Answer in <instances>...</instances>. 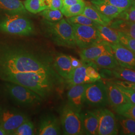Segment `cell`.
<instances>
[{"instance_id":"cell-1","label":"cell","mask_w":135,"mask_h":135,"mask_svg":"<svg viewBox=\"0 0 135 135\" xmlns=\"http://www.w3.org/2000/svg\"><path fill=\"white\" fill-rule=\"evenodd\" d=\"M54 59L49 54L23 47H0V74L35 72L61 77L55 69Z\"/></svg>"},{"instance_id":"cell-2","label":"cell","mask_w":135,"mask_h":135,"mask_svg":"<svg viewBox=\"0 0 135 135\" xmlns=\"http://www.w3.org/2000/svg\"><path fill=\"white\" fill-rule=\"evenodd\" d=\"M0 78L6 82H12L31 89L43 99L51 96L65 80L62 77L35 72L3 73L0 74Z\"/></svg>"},{"instance_id":"cell-3","label":"cell","mask_w":135,"mask_h":135,"mask_svg":"<svg viewBox=\"0 0 135 135\" xmlns=\"http://www.w3.org/2000/svg\"><path fill=\"white\" fill-rule=\"evenodd\" d=\"M42 24L45 33L57 45L68 48L76 46L72 26L65 19L57 22L44 19Z\"/></svg>"},{"instance_id":"cell-4","label":"cell","mask_w":135,"mask_h":135,"mask_svg":"<svg viewBox=\"0 0 135 135\" xmlns=\"http://www.w3.org/2000/svg\"><path fill=\"white\" fill-rule=\"evenodd\" d=\"M0 32L7 34L28 36L33 35L32 22L24 15L8 14L0 20Z\"/></svg>"},{"instance_id":"cell-5","label":"cell","mask_w":135,"mask_h":135,"mask_svg":"<svg viewBox=\"0 0 135 135\" xmlns=\"http://www.w3.org/2000/svg\"><path fill=\"white\" fill-rule=\"evenodd\" d=\"M5 85L6 92L22 106L34 107L43 101V99L38 94L23 86L10 82H7Z\"/></svg>"},{"instance_id":"cell-6","label":"cell","mask_w":135,"mask_h":135,"mask_svg":"<svg viewBox=\"0 0 135 135\" xmlns=\"http://www.w3.org/2000/svg\"><path fill=\"white\" fill-rule=\"evenodd\" d=\"M60 122L64 135H85L81 113L68 103L61 109Z\"/></svg>"},{"instance_id":"cell-7","label":"cell","mask_w":135,"mask_h":135,"mask_svg":"<svg viewBox=\"0 0 135 135\" xmlns=\"http://www.w3.org/2000/svg\"><path fill=\"white\" fill-rule=\"evenodd\" d=\"M96 67L92 62L85 63L81 66L74 69L65 81L70 88L77 85L89 84L100 80L101 76Z\"/></svg>"},{"instance_id":"cell-8","label":"cell","mask_w":135,"mask_h":135,"mask_svg":"<svg viewBox=\"0 0 135 135\" xmlns=\"http://www.w3.org/2000/svg\"><path fill=\"white\" fill-rule=\"evenodd\" d=\"M76 46L80 49L89 48L101 42L98 30L96 27L72 24Z\"/></svg>"},{"instance_id":"cell-9","label":"cell","mask_w":135,"mask_h":135,"mask_svg":"<svg viewBox=\"0 0 135 135\" xmlns=\"http://www.w3.org/2000/svg\"><path fill=\"white\" fill-rule=\"evenodd\" d=\"M29 120L24 113L15 109L0 108V126L7 135H12L20 126Z\"/></svg>"},{"instance_id":"cell-10","label":"cell","mask_w":135,"mask_h":135,"mask_svg":"<svg viewBox=\"0 0 135 135\" xmlns=\"http://www.w3.org/2000/svg\"><path fill=\"white\" fill-rule=\"evenodd\" d=\"M85 103L95 107L108 105L106 86L101 80L89 84L85 93Z\"/></svg>"},{"instance_id":"cell-11","label":"cell","mask_w":135,"mask_h":135,"mask_svg":"<svg viewBox=\"0 0 135 135\" xmlns=\"http://www.w3.org/2000/svg\"><path fill=\"white\" fill-rule=\"evenodd\" d=\"M97 113L99 118L98 135H118V124L114 113L107 109H102Z\"/></svg>"},{"instance_id":"cell-12","label":"cell","mask_w":135,"mask_h":135,"mask_svg":"<svg viewBox=\"0 0 135 135\" xmlns=\"http://www.w3.org/2000/svg\"><path fill=\"white\" fill-rule=\"evenodd\" d=\"M113 54L121 67L135 71V54L121 44L110 45Z\"/></svg>"},{"instance_id":"cell-13","label":"cell","mask_w":135,"mask_h":135,"mask_svg":"<svg viewBox=\"0 0 135 135\" xmlns=\"http://www.w3.org/2000/svg\"><path fill=\"white\" fill-rule=\"evenodd\" d=\"M61 122L57 117L49 114L42 118L39 123L37 135H57L62 134Z\"/></svg>"},{"instance_id":"cell-14","label":"cell","mask_w":135,"mask_h":135,"mask_svg":"<svg viewBox=\"0 0 135 135\" xmlns=\"http://www.w3.org/2000/svg\"><path fill=\"white\" fill-rule=\"evenodd\" d=\"M107 53H113L110 44L101 42L91 47L81 50L79 56L81 60L85 63L92 62L102 55Z\"/></svg>"},{"instance_id":"cell-15","label":"cell","mask_w":135,"mask_h":135,"mask_svg":"<svg viewBox=\"0 0 135 135\" xmlns=\"http://www.w3.org/2000/svg\"><path fill=\"white\" fill-rule=\"evenodd\" d=\"M89 84L73 86L70 87L68 92V104L80 113L85 103V93Z\"/></svg>"},{"instance_id":"cell-16","label":"cell","mask_w":135,"mask_h":135,"mask_svg":"<svg viewBox=\"0 0 135 135\" xmlns=\"http://www.w3.org/2000/svg\"><path fill=\"white\" fill-rule=\"evenodd\" d=\"M105 85L106 88L108 105L113 109L129 102L118 86L112 81H107Z\"/></svg>"},{"instance_id":"cell-17","label":"cell","mask_w":135,"mask_h":135,"mask_svg":"<svg viewBox=\"0 0 135 135\" xmlns=\"http://www.w3.org/2000/svg\"><path fill=\"white\" fill-rule=\"evenodd\" d=\"M81 116L85 135H98L99 118L97 113L92 111L81 112Z\"/></svg>"},{"instance_id":"cell-18","label":"cell","mask_w":135,"mask_h":135,"mask_svg":"<svg viewBox=\"0 0 135 135\" xmlns=\"http://www.w3.org/2000/svg\"><path fill=\"white\" fill-rule=\"evenodd\" d=\"M54 68L58 74L66 81L73 70L69 56L60 54L56 56Z\"/></svg>"},{"instance_id":"cell-19","label":"cell","mask_w":135,"mask_h":135,"mask_svg":"<svg viewBox=\"0 0 135 135\" xmlns=\"http://www.w3.org/2000/svg\"><path fill=\"white\" fill-rule=\"evenodd\" d=\"M82 15L92 20L97 24L103 26H109L113 20L105 16L96 9L92 4L86 3V6L85 8Z\"/></svg>"},{"instance_id":"cell-20","label":"cell","mask_w":135,"mask_h":135,"mask_svg":"<svg viewBox=\"0 0 135 135\" xmlns=\"http://www.w3.org/2000/svg\"><path fill=\"white\" fill-rule=\"evenodd\" d=\"M0 9L8 14H27L23 2L21 0H0Z\"/></svg>"},{"instance_id":"cell-21","label":"cell","mask_w":135,"mask_h":135,"mask_svg":"<svg viewBox=\"0 0 135 135\" xmlns=\"http://www.w3.org/2000/svg\"><path fill=\"white\" fill-rule=\"evenodd\" d=\"M96 27L98 30L101 42L110 45L120 43L118 31L108 26L98 24Z\"/></svg>"},{"instance_id":"cell-22","label":"cell","mask_w":135,"mask_h":135,"mask_svg":"<svg viewBox=\"0 0 135 135\" xmlns=\"http://www.w3.org/2000/svg\"><path fill=\"white\" fill-rule=\"evenodd\" d=\"M117 31L135 39V22L120 19L113 20L109 26Z\"/></svg>"},{"instance_id":"cell-23","label":"cell","mask_w":135,"mask_h":135,"mask_svg":"<svg viewBox=\"0 0 135 135\" xmlns=\"http://www.w3.org/2000/svg\"><path fill=\"white\" fill-rule=\"evenodd\" d=\"M92 63H94L96 67L109 70H113L120 66L113 53L103 54L94 60Z\"/></svg>"},{"instance_id":"cell-24","label":"cell","mask_w":135,"mask_h":135,"mask_svg":"<svg viewBox=\"0 0 135 135\" xmlns=\"http://www.w3.org/2000/svg\"><path fill=\"white\" fill-rule=\"evenodd\" d=\"M117 120L120 127V134L135 135V120L121 115L117 117Z\"/></svg>"},{"instance_id":"cell-25","label":"cell","mask_w":135,"mask_h":135,"mask_svg":"<svg viewBox=\"0 0 135 135\" xmlns=\"http://www.w3.org/2000/svg\"><path fill=\"white\" fill-rule=\"evenodd\" d=\"M113 76L119 80L135 83V71L118 66L112 71Z\"/></svg>"},{"instance_id":"cell-26","label":"cell","mask_w":135,"mask_h":135,"mask_svg":"<svg viewBox=\"0 0 135 135\" xmlns=\"http://www.w3.org/2000/svg\"><path fill=\"white\" fill-rule=\"evenodd\" d=\"M102 14L111 19H116L123 11L112 5L106 4H92Z\"/></svg>"},{"instance_id":"cell-27","label":"cell","mask_w":135,"mask_h":135,"mask_svg":"<svg viewBox=\"0 0 135 135\" xmlns=\"http://www.w3.org/2000/svg\"><path fill=\"white\" fill-rule=\"evenodd\" d=\"M86 6V2L84 1L82 2L70 6H63L60 11L63 16H65L66 18H70L82 14Z\"/></svg>"},{"instance_id":"cell-28","label":"cell","mask_w":135,"mask_h":135,"mask_svg":"<svg viewBox=\"0 0 135 135\" xmlns=\"http://www.w3.org/2000/svg\"><path fill=\"white\" fill-rule=\"evenodd\" d=\"M23 4L26 10L33 14H37L47 9L45 0H25Z\"/></svg>"},{"instance_id":"cell-29","label":"cell","mask_w":135,"mask_h":135,"mask_svg":"<svg viewBox=\"0 0 135 135\" xmlns=\"http://www.w3.org/2000/svg\"><path fill=\"white\" fill-rule=\"evenodd\" d=\"M121 116L129 118L135 120V104L127 102L114 109Z\"/></svg>"},{"instance_id":"cell-30","label":"cell","mask_w":135,"mask_h":135,"mask_svg":"<svg viewBox=\"0 0 135 135\" xmlns=\"http://www.w3.org/2000/svg\"><path fill=\"white\" fill-rule=\"evenodd\" d=\"M133 0H91L92 4H106L125 10L132 6Z\"/></svg>"},{"instance_id":"cell-31","label":"cell","mask_w":135,"mask_h":135,"mask_svg":"<svg viewBox=\"0 0 135 135\" xmlns=\"http://www.w3.org/2000/svg\"><path fill=\"white\" fill-rule=\"evenodd\" d=\"M66 20L71 25L78 24L81 25H87L96 27V23L93 22L92 20L89 19L83 15H79L70 18H67Z\"/></svg>"},{"instance_id":"cell-32","label":"cell","mask_w":135,"mask_h":135,"mask_svg":"<svg viewBox=\"0 0 135 135\" xmlns=\"http://www.w3.org/2000/svg\"><path fill=\"white\" fill-rule=\"evenodd\" d=\"M35 127L34 124L30 120L26 121L15 131L13 133V135H34Z\"/></svg>"},{"instance_id":"cell-33","label":"cell","mask_w":135,"mask_h":135,"mask_svg":"<svg viewBox=\"0 0 135 135\" xmlns=\"http://www.w3.org/2000/svg\"><path fill=\"white\" fill-rule=\"evenodd\" d=\"M40 15L50 22H57L63 18V14L60 10L45 9L41 12Z\"/></svg>"},{"instance_id":"cell-34","label":"cell","mask_w":135,"mask_h":135,"mask_svg":"<svg viewBox=\"0 0 135 135\" xmlns=\"http://www.w3.org/2000/svg\"><path fill=\"white\" fill-rule=\"evenodd\" d=\"M120 44L135 54V39L118 31Z\"/></svg>"},{"instance_id":"cell-35","label":"cell","mask_w":135,"mask_h":135,"mask_svg":"<svg viewBox=\"0 0 135 135\" xmlns=\"http://www.w3.org/2000/svg\"><path fill=\"white\" fill-rule=\"evenodd\" d=\"M116 19L135 22V7L131 6L129 8L123 11Z\"/></svg>"},{"instance_id":"cell-36","label":"cell","mask_w":135,"mask_h":135,"mask_svg":"<svg viewBox=\"0 0 135 135\" xmlns=\"http://www.w3.org/2000/svg\"><path fill=\"white\" fill-rule=\"evenodd\" d=\"M47 9L61 10L63 7L62 0H45Z\"/></svg>"},{"instance_id":"cell-37","label":"cell","mask_w":135,"mask_h":135,"mask_svg":"<svg viewBox=\"0 0 135 135\" xmlns=\"http://www.w3.org/2000/svg\"><path fill=\"white\" fill-rule=\"evenodd\" d=\"M112 81L118 86H119L120 87L124 88L130 90L135 92V83H134L127 82V81H123L121 80H113Z\"/></svg>"},{"instance_id":"cell-38","label":"cell","mask_w":135,"mask_h":135,"mask_svg":"<svg viewBox=\"0 0 135 135\" xmlns=\"http://www.w3.org/2000/svg\"><path fill=\"white\" fill-rule=\"evenodd\" d=\"M118 86L121 90V92L124 94L128 101L131 103L135 104V92L130 90L124 88L120 87L119 86Z\"/></svg>"},{"instance_id":"cell-39","label":"cell","mask_w":135,"mask_h":135,"mask_svg":"<svg viewBox=\"0 0 135 135\" xmlns=\"http://www.w3.org/2000/svg\"><path fill=\"white\" fill-rule=\"evenodd\" d=\"M69 57H70V60H71V65H72L73 69H75L76 68L80 67L85 63V62H83L81 60H78L77 58H75L72 56H69Z\"/></svg>"},{"instance_id":"cell-40","label":"cell","mask_w":135,"mask_h":135,"mask_svg":"<svg viewBox=\"0 0 135 135\" xmlns=\"http://www.w3.org/2000/svg\"><path fill=\"white\" fill-rule=\"evenodd\" d=\"M100 74L101 77L104 78L106 79H108V78H112L111 77L113 76V73L111 70L109 69H104V70H103L101 73Z\"/></svg>"},{"instance_id":"cell-41","label":"cell","mask_w":135,"mask_h":135,"mask_svg":"<svg viewBox=\"0 0 135 135\" xmlns=\"http://www.w3.org/2000/svg\"><path fill=\"white\" fill-rule=\"evenodd\" d=\"M84 1V0H62L63 6H65V7L70 6L82 2Z\"/></svg>"},{"instance_id":"cell-42","label":"cell","mask_w":135,"mask_h":135,"mask_svg":"<svg viewBox=\"0 0 135 135\" xmlns=\"http://www.w3.org/2000/svg\"><path fill=\"white\" fill-rule=\"evenodd\" d=\"M7 135L5 131L3 129V128L0 126V135Z\"/></svg>"},{"instance_id":"cell-43","label":"cell","mask_w":135,"mask_h":135,"mask_svg":"<svg viewBox=\"0 0 135 135\" xmlns=\"http://www.w3.org/2000/svg\"><path fill=\"white\" fill-rule=\"evenodd\" d=\"M132 6H133V7H135V0H133V1H132Z\"/></svg>"}]
</instances>
